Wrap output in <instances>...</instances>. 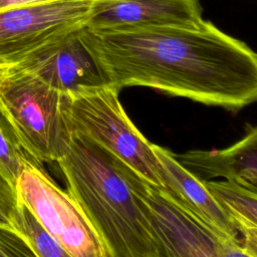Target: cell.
Segmentation results:
<instances>
[{
	"instance_id": "obj_18",
	"label": "cell",
	"mask_w": 257,
	"mask_h": 257,
	"mask_svg": "<svg viewBox=\"0 0 257 257\" xmlns=\"http://www.w3.org/2000/svg\"><path fill=\"white\" fill-rule=\"evenodd\" d=\"M42 1H47V0H0V10L5 9V8L19 6V5L42 2Z\"/></svg>"
},
{
	"instance_id": "obj_14",
	"label": "cell",
	"mask_w": 257,
	"mask_h": 257,
	"mask_svg": "<svg viewBox=\"0 0 257 257\" xmlns=\"http://www.w3.org/2000/svg\"><path fill=\"white\" fill-rule=\"evenodd\" d=\"M29 162L36 161L24 150L13 125L0 107V173L15 188Z\"/></svg>"
},
{
	"instance_id": "obj_9",
	"label": "cell",
	"mask_w": 257,
	"mask_h": 257,
	"mask_svg": "<svg viewBox=\"0 0 257 257\" xmlns=\"http://www.w3.org/2000/svg\"><path fill=\"white\" fill-rule=\"evenodd\" d=\"M17 66L63 93L108 84L81 42L78 31L37 52Z\"/></svg>"
},
{
	"instance_id": "obj_12",
	"label": "cell",
	"mask_w": 257,
	"mask_h": 257,
	"mask_svg": "<svg viewBox=\"0 0 257 257\" xmlns=\"http://www.w3.org/2000/svg\"><path fill=\"white\" fill-rule=\"evenodd\" d=\"M12 229L19 234L36 257H69L33 213L19 202L12 219Z\"/></svg>"
},
{
	"instance_id": "obj_17",
	"label": "cell",
	"mask_w": 257,
	"mask_h": 257,
	"mask_svg": "<svg viewBox=\"0 0 257 257\" xmlns=\"http://www.w3.org/2000/svg\"><path fill=\"white\" fill-rule=\"evenodd\" d=\"M239 230L243 237L242 245L245 255L257 257V226L239 225Z\"/></svg>"
},
{
	"instance_id": "obj_10",
	"label": "cell",
	"mask_w": 257,
	"mask_h": 257,
	"mask_svg": "<svg viewBox=\"0 0 257 257\" xmlns=\"http://www.w3.org/2000/svg\"><path fill=\"white\" fill-rule=\"evenodd\" d=\"M152 148L165 184L163 190L211 228L229 238L240 240L241 233L233 216L210 192L203 180L183 166L168 149L155 144H152Z\"/></svg>"
},
{
	"instance_id": "obj_7",
	"label": "cell",
	"mask_w": 257,
	"mask_h": 257,
	"mask_svg": "<svg viewBox=\"0 0 257 257\" xmlns=\"http://www.w3.org/2000/svg\"><path fill=\"white\" fill-rule=\"evenodd\" d=\"M16 194L69 257H108L90 220L68 191L29 162L16 182Z\"/></svg>"
},
{
	"instance_id": "obj_19",
	"label": "cell",
	"mask_w": 257,
	"mask_h": 257,
	"mask_svg": "<svg viewBox=\"0 0 257 257\" xmlns=\"http://www.w3.org/2000/svg\"><path fill=\"white\" fill-rule=\"evenodd\" d=\"M12 66H14V65H11V64H0V86H1L4 78L6 77V75L8 74V72L10 71Z\"/></svg>"
},
{
	"instance_id": "obj_20",
	"label": "cell",
	"mask_w": 257,
	"mask_h": 257,
	"mask_svg": "<svg viewBox=\"0 0 257 257\" xmlns=\"http://www.w3.org/2000/svg\"><path fill=\"white\" fill-rule=\"evenodd\" d=\"M0 64H7V63H4L3 61H1V60H0Z\"/></svg>"
},
{
	"instance_id": "obj_13",
	"label": "cell",
	"mask_w": 257,
	"mask_h": 257,
	"mask_svg": "<svg viewBox=\"0 0 257 257\" xmlns=\"http://www.w3.org/2000/svg\"><path fill=\"white\" fill-rule=\"evenodd\" d=\"M239 225L257 226V195L227 180H203Z\"/></svg>"
},
{
	"instance_id": "obj_4",
	"label": "cell",
	"mask_w": 257,
	"mask_h": 257,
	"mask_svg": "<svg viewBox=\"0 0 257 257\" xmlns=\"http://www.w3.org/2000/svg\"><path fill=\"white\" fill-rule=\"evenodd\" d=\"M63 99V92L17 65L0 86V107L24 150L40 164L57 162L68 151L72 133Z\"/></svg>"
},
{
	"instance_id": "obj_1",
	"label": "cell",
	"mask_w": 257,
	"mask_h": 257,
	"mask_svg": "<svg viewBox=\"0 0 257 257\" xmlns=\"http://www.w3.org/2000/svg\"><path fill=\"white\" fill-rule=\"evenodd\" d=\"M78 36L106 82L147 86L229 110L257 101V52L210 21L197 27H83Z\"/></svg>"
},
{
	"instance_id": "obj_15",
	"label": "cell",
	"mask_w": 257,
	"mask_h": 257,
	"mask_svg": "<svg viewBox=\"0 0 257 257\" xmlns=\"http://www.w3.org/2000/svg\"><path fill=\"white\" fill-rule=\"evenodd\" d=\"M30 247L12 229L0 225V257H32Z\"/></svg>"
},
{
	"instance_id": "obj_16",
	"label": "cell",
	"mask_w": 257,
	"mask_h": 257,
	"mask_svg": "<svg viewBox=\"0 0 257 257\" xmlns=\"http://www.w3.org/2000/svg\"><path fill=\"white\" fill-rule=\"evenodd\" d=\"M18 204L16 189L0 173V225L12 229L11 219Z\"/></svg>"
},
{
	"instance_id": "obj_8",
	"label": "cell",
	"mask_w": 257,
	"mask_h": 257,
	"mask_svg": "<svg viewBox=\"0 0 257 257\" xmlns=\"http://www.w3.org/2000/svg\"><path fill=\"white\" fill-rule=\"evenodd\" d=\"M204 21L199 0H96L86 27H197Z\"/></svg>"
},
{
	"instance_id": "obj_11",
	"label": "cell",
	"mask_w": 257,
	"mask_h": 257,
	"mask_svg": "<svg viewBox=\"0 0 257 257\" xmlns=\"http://www.w3.org/2000/svg\"><path fill=\"white\" fill-rule=\"evenodd\" d=\"M175 157L202 180L222 178L257 195V126L228 148L190 151Z\"/></svg>"
},
{
	"instance_id": "obj_3",
	"label": "cell",
	"mask_w": 257,
	"mask_h": 257,
	"mask_svg": "<svg viewBox=\"0 0 257 257\" xmlns=\"http://www.w3.org/2000/svg\"><path fill=\"white\" fill-rule=\"evenodd\" d=\"M110 84L64 93L63 111L71 133L93 141L155 186L165 189L150 143L132 122Z\"/></svg>"
},
{
	"instance_id": "obj_5",
	"label": "cell",
	"mask_w": 257,
	"mask_h": 257,
	"mask_svg": "<svg viewBox=\"0 0 257 257\" xmlns=\"http://www.w3.org/2000/svg\"><path fill=\"white\" fill-rule=\"evenodd\" d=\"M131 180L147 207L158 257L246 256L241 240L211 228L136 170L132 171Z\"/></svg>"
},
{
	"instance_id": "obj_2",
	"label": "cell",
	"mask_w": 257,
	"mask_h": 257,
	"mask_svg": "<svg viewBox=\"0 0 257 257\" xmlns=\"http://www.w3.org/2000/svg\"><path fill=\"white\" fill-rule=\"evenodd\" d=\"M56 163L108 257H158L146 205L132 184L133 168L75 133Z\"/></svg>"
},
{
	"instance_id": "obj_6",
	"label": "cell",
	"mask_w": 257,
	"mask_h": 257,
	"mask_svg": "<svg viewBox=\"0 0 257 257\" xmlns=\"http://www.w3.org/2000/svg\"><path fill=\"white\" fill-rule=\"evenodd\" d=\"M96 0H47L0 10V60L17 65L85 27Z\"/></svg>"
}]
</instances>
